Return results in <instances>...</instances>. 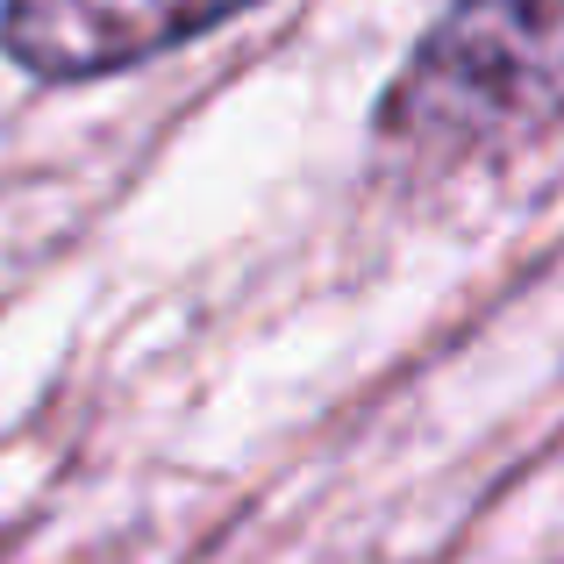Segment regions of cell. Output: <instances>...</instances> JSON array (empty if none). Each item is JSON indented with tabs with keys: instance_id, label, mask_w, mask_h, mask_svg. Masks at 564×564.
Instances as JSON below:
<instances>
[{
	"instance_id": "6da1fadb",
	"label": "cell",
	"mask_w": 564,
	"mask_h": 564,
	"mask_svg": "<svg viewBox=\"0 0 564 564\" xmlns=\"http://www.w3.org/2000/svg\"><path fill=\"white\" fill-rule=\"evenodd\" d=\"M564 122V0H457L379 100L393 151L494 158Z\"/></svg>"
},
{
	"instance_id": "7a4b0ae2",
	"label": "cell",
	"mask_w": 564,
	"mask_h": 564,
	"mask_svg": "<svg viewBox=\"0 0 564 564\" xmlns=\"http://www.w3.org/2000/svg\"><path fill=\"white\" fill-rule=\"evenodd\" d=\"M250 0H8L0 43L36 79H100L229 22Z\"/></svg>"
}]
</instances>
